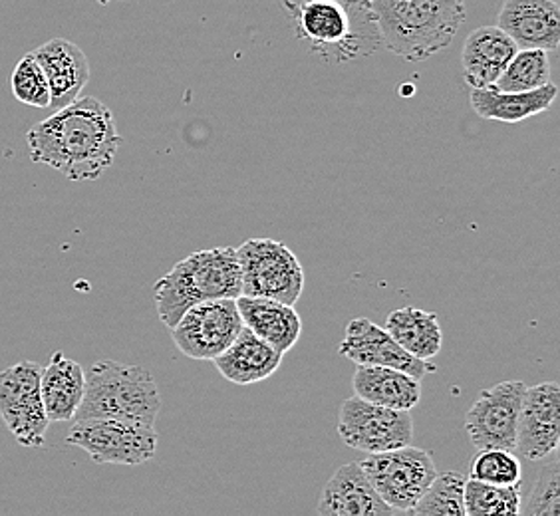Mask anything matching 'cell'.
Masks as SVG:
<instances>
[{
    "label": "cell",
    "mask_w": 560,
    "mask_h": 516,
    "mask_svg": "<svg viewBox=\"0 0 560 516\" xmlns=\"http://www.w3.org/2000/svg\"><path fill=\"white\" fill-rule=\"evenodd\" d=\"M34 163L70 181H96L116 160L121 136L112 109L97 97H75L26 133Z\"/></svg>",
    "instance_id": "1"
},
{
    "label": "cell",
    "mask_w": 560,
    "mask_h": 516,
    "mask_svg": "<svg viewBox=\"0 0 560 516\" xmlns=\"http://www.w3.org/2000/svg\"><path fill=\"white\" fill-rule=\"evenodd\" d=\"M380 44L410 62L445 50L465 22V0H366Z\"/></svg>",
    "instance_id": "2"
},
{
    "label": "cell",
    "mask_w": 560,
    "mask_h": 516,
    "mask_svg": "<svg viewBox=\"0 0 560 516\" xmlns=\"http://www.w3.org/2000/svg\"><path fill=\"white\" fill-rule=\"evenodd\" d=\"M282 7L299 38L326 62L345 64L382 46L366 0H282Z\"/></svg>",
    "instance_id": "3"
},
{
    "label": "cell",
    "mask_w": 560,
    "mask_h": 516,
    "mask_svg": "<svg viewBox=\"0 0 560 516\" xmlns=\"http://www.w3.org/2000/svg\"><path fill=\"white\" fill-rule=\"evenodd\" d=\"M241 296L237 248L215 247L185 257L155 282L153 298L165 328H173L191 306Z\"/></svg>",
    "instance_id": "4"
},
{
    "label": "cell",
    "mask_w": 560,
    "mask_h": 516,
    "mask_svg": "<svg viewBox=\"0 0 560 516\" xmlns=\"http://www.w3.org/2000/svg\"><path fill=\"white\" fill-rule=\"evenodd\" d=\"M162 396L145 367L100 360L84 372V396L74 421H133L155 427Z\"/></svg>",
    "instance_id": "5"
},
{
    "label": "cell",
    "mask_w": 560,
    "mask_h": 516,
    "mask_svg": "<svg viewBox=\"0 0 560 516\" xmlns=\"http://www.w3.org/2000/svg\"><path fill=\"white\" fill-rule=\"evenodd\" d=\"M241 294L294 306L304 291L301 260L275 238H250L237 248Z\"/></svg>",
    "instance_id": "6"
},
{
    "label": "cell",
    "mask_w": 560,
    "mask_h": 516,
    "mask_svg": "<svg viewBox=\"0 0 560 516\" xmlns=\"http://www.w3.org/2000/svg\"><path fill=\"white\" fill-rule=\"evenodd\" d=\"M360 467L380 499L398 515H410L411 508L438 474L430 453L411 445L392 452L372 453L360 461Z\"/></svg>",
    "instance_id": "7"
},
{
    "label": "cell",
    "mask_w": 560,
    "mask_h": 516,
    "mask_svg": "<svg viewBox=\"0 0 560 516\" xmlns=\"http://www.w3.org/2000/svg\"><path fill=\"white\" fill-rule=\"evenodd\" d=\"M66 442L100 465L138 467L155 457L158 431L133 421L80 420L68 431Z\"/></svg>",
    "instance_id": "8"
},
{
    "label": "cell",
    "mask_w": 560,
    "mask_h": 516,
    "mask_svg": "<svg viewBox=\"0 0 560 516\" xmlns=\"http://www.w3.org/2000/svg\"><path fill=\"white\" fill-rule=\"evenodd\" d=\"M338 435L355 452L384 453L410 445L413 420L406 409L377 406L366 399L348 398L338 411Z\"/></svg>",
    "instance_id": "9"
},
{
    "label": "cell",
    "mask_w": 560,
    "mask_h": 516,
    "mask_svg": "<svg viewBox=\"0 0 560 516\" xmlns=\"http://www.w3.org/2000/svg\"><path fill=\"white\" fill-rule=\"evenodd\" d=\"M40 370L26 360L0 372V418L24 447H43L50 425L40 394Z\"/></svg>",
    "instance_id": "10"
},
{
    "label": "cell",
    "mask_w": 560,
    "mask_h": 516,
    "mask_svg": "<svg viewBox=\"0 0 560 516\" xmlns=\"http://www.w3.org/2000/svg\"><path fill=\"white\" fill-rule=\"evenodd\" d=\"M243 326L237 301L219 298L191 306L170 332L182 354L199 362H213L237 338Z\"/></svg>",
    "instance_id": "11"
},
{
    "label": "cell",
    "mask_w": 560,
    "mask_h": 516,
    "mask_svg": "<svg viewBox=\"0 0 560 516\" xmlns=\"http://www.w3.org/2000/svg\"><path fill=\"white\" fill-rule=\"evenodd\" d=\"M527 384L509 379L479 394L465 415V431L475 449H506L515 453L518 413Z\"/></svg>",
    "instance_id": "12"
},
{
    "label": "cell",
    "mask_w": 560,
    "mask_h": 516,
    "mask_svg": "<svg viewBox=\"0 0 560 516\" xmlns=\"http://www.w3.org/2000/svg\"><path fill=\"white\" fill-rule=\"evenodd\" d=\"M560 387L542 382L528 387L518 413L515 455L527 461H540L559 449Z\"/></svg>",
    "instance_id": "13"
},
{
    "label": "cell",
    "mask_w": 560,
    "mask_h": 516,
    "mask_svg": "<svg viewBox=\"0 0 560 516\" xmlns=\"http://www.w3.org/2000/svg\"><path fill=\"white\" fill-rule=\"evenodd\" d=\"M338 352L355 366H386L408 372L418 379H423L435 366L430 360H420L408 354L401 345L386 332V328L368 320L354 318L346 326V336Z\"/></svg>",
    "instance_id": "14"
},
{
    "label": "cell",
    "mask_w": 560,
    "mask_h": 516,
    "mask_svg": "<svg viewBox=\"0 0 560 516\" xmlns=\"http://www.w3.org/2000/svg\"><path fill=\"white\" fill-rule=\"evenodd\" d=\"M497 26L517 44L518 50H559L560 9L555 0H505Z\"/></svg>",
    "instance_id": "15"
},
{
    "label": "cell",
    "mask_w": 560,
    "mask_h": 516,
    "mask_svg": "<svg viewBox=\"0 0 560 516\" xmlns=\"http://www.w3.org/2000/svg\"><path fill=\"white\" fill-rule=\"evenodd\" d=\"M316 513L320 516L398 515L380 499L360 462H346L336 469L332 479L324 486Z\"/></svg>",
    "instance_id": "16"
},
{
    "label": "cell",
    "mask_w": 560,
    "mask_h": 516,
    "mask_svg": "<svg viewBox=\"0 0 560 516\" xmlns=\"http://www.w3.org/2000/svg\"><path fill=\"white\" fill-rule=\"evenodd\" d=\"M31 55L44 70L50 87V108L60 109L80 97L90 80L86 55L78 44L52 38L38 46Z\"/></svg>",
    "instance_id": "17"
},
{
    "label": "cell",
    "mask_w": 560,
    "mask_h": 516,
    "mask_svg": "<svg viewBox=\"0 0 560 516\" xmlns=\"http://www.w3.org/2000/svg\"><path fill=\"white\" fill-rule=\"evenodd\" d=\"M282 355V352L243 326L237 338L217 355L213 364L226 382L237 386H253L269 379L279 370Z\"/></svg>",
    "instance_id": "18"
},
{
    "label": "cell",
    "mask_w": 560,
    "mask_h": 516,
    "mask_svg": "<svg viewBox=\"0 0 560 516\" xmlns=\"http://www.w3.org/2000/svg\"><path fill=\"white\" fill-rule=\"evenodd\" d=\"M517 50V44L499 26L475 28L465 40L462 55L465 82L471 87L493 86Z\"/></svg>",
    "instance_id": "19"
},
{
    "label": "cell",
    "mask_w": 560,
    "mask_h": 516,
    "mask_svg": "<svg viewBox=\"0 0 560 516\" xmlns=\"http://www.w3.org/2000/svg\"><path fill=\"white\" fill-rule=\"evenodd\" d=\"M237 308L248 330L282 354H287L301 340V316L291 304L241 294Z\"/></svg>",
    "instance_id": "20"
},
{
    "label": "cell",
    "mask_w": 560,
    "mask_h": 516,
    "mask_svg": "<svg viewBox=\"0 0 560 516\" xmlns=\"http://www.w3.org/2000/svg\"><path fill=\"white\" fill-rule=\"evenodd\" d=\"M557 96L559 87L547 82L545 86L528 92H499L495 87H474L469 99L475 114L481 119L518 124L550 109Z\"/></svg>",
    "instance_id": "21"
},
{
    "label": "cell",
    "mask_w": 560,
    "mask_h": 516,
    "mask_svg": "<svg viewBox=\"0 0 560 516\" xmlns=\"http://www.w3.org/2000/svg\"><path fill=\"white\" fill-rule=\"evenodd\" d=\"M40 394L50 423L74 421L84 396V370L62 352H55L50 364L40 370Z\"/></svg>",
    "instance_id": "22"
},
{
    "label": "cell",
    "mask_w": 560,
    "mask_h": 516,
    "mask_svg": "<svg viewBox=\"0 0 560 516\" xmlns=\"http://www.w3.org/2000/svg\"><path fill=\"white\" fill-rule=\"evenodd\" d=\"M352 387L358 398L392 409L411 411L421 399V379L396 367L358 366Z\"/></svg>",
    "instance_id": "23"
},
{
    "label": "cell",
    "mask_w": 560,
    "mask_h": 516,
    "mask_svg": "<svg viewBox=\"0 0 560 516\" xmlns=\"http://www.w3.org/2000/svg\"><path fill=\"white\" fill-rule=\"evenodd\" d=\"M386 332L408 354L420 360H431L442 352L443 333L438 314L420 310L413 306L398 308L386 318Z\"/></svg>",
    "instance_id": "24"
},
{
    "label": "cell",
    "mask_w": 560,
    "mask_h": 516,
    "mask_svg": "<svg viewBox=\"0 0 560 516\" xmlns=\"http://www.w3.org/2000/svg\"><path fill=\"white\" fill-rule=\"evenodd\" d=\"M465 515L467 516H513L521 515L523 486L521 483L489 484L467 479L465 481Z\"/></svg>",
    "instance_id": "25"
},
{
    "label": "cell",
    "mask_w": 560,
    "mask_h": 516,
    "mask_svg": "<svg viewBox=\"0 0 560 516\" xmlns=\"http://www.w3.org/2000/svg\"><path fill=\"white\" fill-rule=\"evenodd\" d=\"M550 82V60L545 50L525 48L517 50L499 75L495 87L499 92H528Z\"/></svg>",
    "instance_id": "26"
},
{
    "label": "cell",
    "mask_w": 560,
    "mask_h": 516,
    "mask_svg": "<svg viewBox=\"0 0 560 516\" xmlns=\"http://www.w3.org/2000/svg\"><path fill=\"white\" fill-rule=\"evenodd\" d=\"M465 479L459 473L435 474L410 515L465 516Z\"/></svg>",
    "instance_id": "27"
},
{
    "label": "cell",
    "mask_w": 560,
    "mask_h": 516,
    "mask_svg": "<svg viewBox=\"0 0 560 516\" xmlns=\"http://www.w3.org/2000/svg\"><path fill=\"white\" fill-rule=\"evenodd\" d=\"M542 461L539 477L533 484L528 501L521 503V515L560 516V457L559 449Z\"/></svg>",
    "instance_id": "28"
},
{
    "label": "cell",
    "mask_w": 560,
    "mask_h": 516,
    "mask_svg": "<svg viewBox=\"0 0 560 516\" xmlns=\"http://www.w3.org/2000/svg\"><path fill=\"white\" fill-rule=\"evenodd\" d=\"M469 479L489 484H517L523 481V465L506 449H479L469 467Z\"/></svg>",
    "instance_id": "29"
},
{
    "label": "cell",
    "mask_w": 560,
    "mask_h": 516,
    "mask_svg": "<svg viewBox=\"0 0 560 516\" xmlns=\"http://www.w3.org/2000/svg\"><path fill=\"white\" fill-rule=\"evenodd\" d=\"M12 96L31 108H50V87L44 70L31 52L22 56L11 75Z\"/></svg>",
    "instance_id": "30"
},
{
    "label": "cell",
    "mask_w": 560,
    "mask_h": 516,
    "mask_svg": "<svg viewBox=\"0 0 560 516\" xmlns=\"http://www.w3.org/2000/svg\"><path fill=\"white\" fill-rule=\"evenodd\" d=\"M96 2H100V4H109L112 0H96Z\"/></svg>",
    "instance_id": "31"
}]
</instances>
